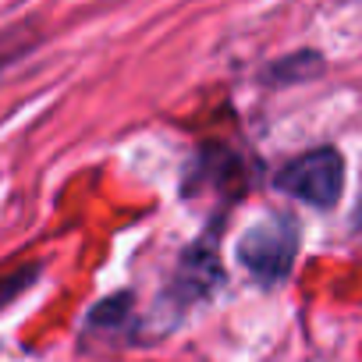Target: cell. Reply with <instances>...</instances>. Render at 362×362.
<instances>
[{
  "label": "cell",
  "mask_w": 362,
  "mask_h": 362,
  "mask_svg": "<svg viewBox=\"0 0 362 362\" xmlns=\"http://www.w3.org/2000/svg\"><path fill=\"white\" fill-rule=\"evenodd\" d=\"M295 252H298V224L288 214H267L235 245L238 263L259 284L284 281L288 270H291V263H295Z\"/></svg>",
  "instance_id": "6da1fadb"
},
{
  "label": "cell",
  "mask_w": 362,
  "mask_h": 362,
  "mask_svg": "<svg viewBox=\"0 0 362 362\" xmlns=\"http://www.w3.org/2000/svg\"><path fill=\"white\" fill-rule=\"evenodd\" d=\"M128 309V295H117V298H107L100 302V309L93 313V323H103V320H121Z\"/></svg>",
  "instance_id": "277c9868"
},
{
  "label": "cell",
  "mask_w": 362,
  "mask_h": 362,
  "mask_svg": "<svg viewBox=\"0 0 362 362\" xmlns=\"http://www.w3.org/2000/svg\"><path fill=\"white\" fill-rule=\"evenodd\" d=\"M341 185H344V163L334 149H313L277 174V189L323 210L337 203Z\"/></svg>",
  "instance_id": "7a4b0ae2"
},
{
  "label": "cell",
  "mask_w": 362,
  "mask_h": 362,
  "mask_svg": "<svg viewBox=\"0 0 362 362\" xmlns=\"http://www.w3.org/2000/svg\"><path fill=\"white\" fill-rule=\"evenodd\" d=\"M221 281V267L214 259V252L206 245H192L185 252V259H181V270H177V288H185L192 298L206 295L214 284Z\"/></svg>",
  "instance_id": "3957f363"
}]
</instances>
